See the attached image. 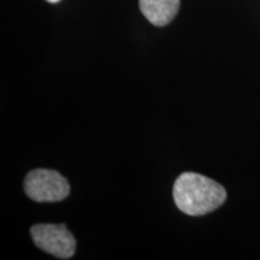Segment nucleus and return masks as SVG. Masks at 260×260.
Listing matches in <instances>:
<instances>
[{
	"label": "nucleus",
	"instance_id": "5",
	"mask_svg": "<svg viewBox=\"0 0 260 260\" xmlns=\"http://www.w3.org/2000/svg\"><path fill=\"white\" fill-rule=\"evenodd\" d=\"M48 3H53V4H56V3H58V2H60V0H47Z\"/></svg>",
	"mask_w": 260,
	"mask_h": 260
},
{
	"label": "nucleus",
	"instance_id": "1",
	"mask_svg": "<svg viewBox=\"0 0 260 260\" xmlns=\"http://www.w3.org/2000/svg\"><path fill=\"white\" fill-rule=\"evenodd\" d=\"M226 191L216 181L195 172H183L174 184L176 206L188 216H203L218 209Z\"/></svg>",
	"mask_w": 260,
	"mask_h": 260
},
{
	"label": "nucleus",
	"instance_id": "3",
	"mask_svg": "<svg viewBox=\"0 0 260 260\" xmlns=\"http://www.w3.org/2000/svg\"><path fill=\"white\" fill-rule=\"evenodd\" d=\"M31 239L39 248L59 259H69L76 248L73 234L63 224H37L30 229Z\"/></svg>",
	"mask_w": 260,
	"mask_h": 260
},
{
	"label": "nucleus",
	"instance_id": "2",
	"mask_svg": "<svg viewBox=\"0 0 260 260\" xmlns=\"http://www.w3.org/2000/svg\"><path fill=\"white\" fill-rule=\"evenodd\" d=\"M24 190L31 200L38 203H52L65 199L70 193L67 178L59 172L37 169L28 172L24 178Z\"/></svg>",
	"mask_w": 260,
	"mask_h": 260
},
{
	"label": "nucleus",
	"instance_id": "4",
	"mask_svg": "<svg viewBox=\"0 0 260 260\" xmlns=\"http://www.w3.org/2000/svg\"><path fill=\"white\" fill-rule=\"evenodd\" d=\"M141 12L152 24L162 27L170 23L180 9V0H140Z\"/></svg>",
	"mask_w": 260,
	"mask_h": 260
}]
</instances>
